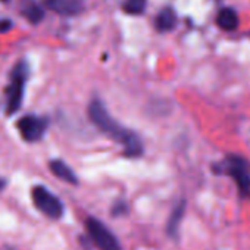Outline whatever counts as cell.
Instances as JSON below:
<instances>
[{
	"instance_id": "1",
	"label": "cell",
	"mask_w": 250,
	"mask_h": 250,
	"mask_svg": "<svg viewBox=\"0 0 250 250\" xmlns=\"http://www.w3.org/2000/svg\"><path fill=\"white\" fill-rule=\"evenodd\" d=\"M88 118L103 134L122 145L125 156L137 158L143 153V143L140 137L136 133L125 130L122 125H119L110 116L102 100L99 99L91 100V103L88 104Z\"/></svg>"
},
{
	"instance_id": "2",
	"label": "cell",
	"mask_w": 250,
	"mask_h": 250,
	"mask_svg": "<svg viewBox=\"0 0 250 250\" xmlns=\"http://www.w3.org/2000/svg\"><path fill=\"white\" fill-rule=\"evenodd\" d=\"M215 169L229 175L235 181L241 197H250V167L246 159L237 155H231L225 158L222 164Z\"/></svg>"
},
{
	"instance_id": "3",
	"label": "cell",
	"mask_w": 250,
	"mask_h": 250,
	"mask_svg": "<svg viewBox=\"0 0 250 250\" xmlns=\"http://www.w3.org/2000/svg\"><path fill=\"white\" fill-rule=\"evenodd\" d=\"M30 77V68L27 62H18L11 74V84L6 90L8 102H6V113L14 115L20 110L24 99V88L25 83Z\"/></svg>"
},
{
	"instance_id": "4",
	"label": "cell",
	"mask_w": 250,
	"mask_h": 250,
	"mask_svg": "<svg viewBox=\"0 0 250 250\" xmlns=\"http://www.w3.org/2000/svg\"><path fill=\"white\" fill-rule=\"evenodd\" d=\"M33 202L36 208L52 219H59L63 215V203L59 197L50 193L46 187L37 186L33 188Z\"/></svg>"
},
{
	"instance_id": "5",
	"label": "cell",
	"mask_w": 250,
	"mask_h": 250,
	"mask_svg": "<svg viewBox=\"0 0 250 250\" xmlns=\"http://www.w3.org/2000/svg\"><path fill=\"white\" fill-rule=\"evenodd\" d=\"M85 227L90 238L100 250H121L118 238L103 222L96 218H88Z\"/></svg>"
},
{
	"instance_id": "6",
	"label": "cell",
	"mask_w": 250,
	"mask_h": 250,
	"mask_svg": "<svg viewBox=\"0 0 250 250\" xmlns=\"http://www.w3.org/2000/svg\"><path fill=\"white\" fill-rule=\"evenodd\" d=\"M17 125H18V130L22 139L25 142L34 143L43 139L46 128H47V121L36 115H27V116H22Z\"/></svg>"
},
{
	"instance_id": "7",
	"label": "cell",
	"mask_w": 250,
	"mask_h": 250,
	"mask_svg": "<svg viewBox=\"0 0 250 250\" xmlns=\"http://www.w3.org/2000/svg\"><path fill=\"white\" fill-rule=\"evenodd\" d=\"M46 6L52 11H55L59 15H78L83 9L84 5L81 0H46Z\"/></svg>"
},
{
	"instance_id": "8",
	"label": "cell",
	"mask_w": 250,
	"mask_h": 250,
	"mask_svg": "<svg viewBox=\"0 0 250 250\" xmlns=\"http://www.w3.org/2000/svg\"><path fill=\"white\" fill-rule=\"evenodd\" d=\"M20 11H21L22 17L27 18V21H30L34 25L40 24L44 18V11L36 0H21Z\"/></svg>"
},
{
	"instance_id": "9",
	"label": "cell",
	"mask_w": 250,
	"mask_h": 250,
	"mask_svg": "<svg viewBox=\"0 0 250 250\" xmlns=\"http://www.w3.org/2000/svg\"><path fill=\"white\" fill-rule=\"evenodd\" d=\"M240 20L232 8H222L216 15V25L224 31H234L238 28Z\"/></svg>"
},
{
	"instance_id": "10",
	"label": "cell",
	"mask_w": 250,
	"mask_h": 250,
	"mask_svg": "<svg viewBox=\"0 0 250 250\" xmlns=\"http://www.w3.org/2000/svg\"><path fill=\"white\" fill-rule=\"evenodd\" d=\"M49 168H50V171H52L58 178H61L62 181H66V183H69V184H78V177L75 175V172H74L63 161H59V159L50 161Z\"/></svg>"
},
{
	"instance_id": "11",
	"label": "cell",
	"mask_w": 250,
	"mask_h": 250,
	"mask_svg": "<svg viewBox=\"0 0 250 250\" xmlns=\"http://www.w3.org/2000/svg\"><path fill=\"white\" fill-rule=\"evenodd\" d=\"M175 25H177V15H175L174 9H171V8H164L155 20L156 30L162 31V33L174 30Z\"/></svg>"
},
{
	"instance_id": "12",
	"label": "cell",
	"mask_w": 250,
	"mask_h": 250,
	"mask_svg": "<svg viewBox=\"0 0 250 250\" xmlns=\"http://www.w3.org/2000/svg\"><path fill=\"white\" fill-rule=\"evenodd\" d=\"M184 210H186V202L183 200L180 205H177V206H175L174 212H172V213H171V216H169L168 227H167L168 234H171V235H175V234H177L178 227H180L181 219H183V215H184Z\"/></svg>"
},
{
	"instance_id": "13",
	"label": "cell",
	"mask_w": 250,
	"mask_h": 250,
	"mask_svg": "<svg viewBox=\"0 0 250 250\" xmlns=\"http://www.w3.org/2000/svg\"><path fill=\"white\" fill-rule=\"evenodd\" d=\"M147 0H125L122 8L128 15H140L145 12Z\"/></svg>"
},
{
	"instance_id": "14",
	"label": "cell",
	"mask_w": 250,
	"mask_h": 250,
	"mask_svg": "<svg viewBox=\"0 0 250 250\" xmlns=\"http://www.w3.org/2000/svg\"><path fill=\"white\" fill-rule=\"evenodd\" d=\"M12 28V21L9 20H0V33H6Z\"/></svg>"
},
{
	"instance_id": "15",
	"label": "cell",
	"mask_w": 250,
	"mask_h": 250,
	"mask_svg": "<svg viewBox=\"0 0 250 250\" xmlns=\"http://www.w3.org/2000/svg\"><path fill=\"white\" fill-rule=\"evenodd\" d=\"M124 210H127V205L122 203V202H119V203H116V205H115V208H113L112 213H113V215H119V213H122Z\"/></svg>"
},
{
	"instance_id": "16",
	"label": "cell",
	"mask_w": 250,
	"mask_h": 250,
	"mask_svg": "<svg viewBox=\"0 0 250 250\" xmlns=\"http://www.w3.org/2000/svg\"><path fill=\"white\" fill-rule=\"evenodd\" d=\"M5 186H6V181H5L3 178H0V191H2V190L5 188Z\"/></svg>"
},
{
	"instance_id": "17",
	"label": "cell",
	"mask_w": 250,
	"mask_h": 250,
	"mask_svg": "<svg viewBox=\"0 0 250 250\" xmlns=\"http://www.w3.org/2000/svg\"><path fill=\"white\" fill-rule=\"evenodd\" d=\"M2 2H8V0H2Z\"/></svg>"
}]
</instances>
